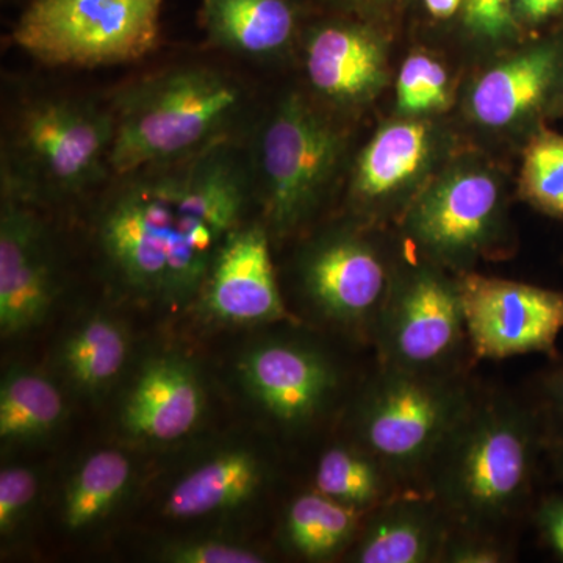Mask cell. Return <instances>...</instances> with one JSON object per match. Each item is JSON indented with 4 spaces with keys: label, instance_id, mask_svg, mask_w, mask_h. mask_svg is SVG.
<instances>
[{
    "label": "cell",
    "instance_id": "6da1fadb",
    "mask_svg": "<svg viewBox=\"0 0 563 563\" xmlns=\"http://www.w3.org/2000/svg\"><path fill=\"white\" fill-rule=\"evenodd\" d=\"M544 439L526 393L477 385L472 402L432 455L421 490L455 531L512 540L537 503Z\"/></svg>",
    "mask_w": 563,
    "mask_h": 563
},
{
    "label": "cell",
    "instance_id": "7a4b0ae2",
    "mask_svg": "<svg viewBox=\"0 0 563 563\" xmlns=\"http://www.w3.org/2000/svg\"><path fill=\"white\" fill-rule=\"evenodd\" d=\"M242 85L207 66H179L125 85L114 96L110 169L125 177L196 157L228 141L243 109Z\"/></svg>",
    "mask_w": 563,
    "mask_h": 563
},
{
    "label": "cell",
    "instance_id": "3957f363",
    "mask_svg": "<svg viewBox=\"0 0 563 563\" xmlns=\"http://www.w3.org/2000/svg\"><path fill=\"white\" fill-rule=\"evenodd\" d=\"M477 385L472 373L402 372L373 358L346 407L347 432L406 490H421L432 455L472 402Z\"/></svg>",
    "mask_w": 563,
    "mask_h": 563
},
{
    "label": "cell",
    "instance_id": "277c9868",
    "mask_svg": "<svg viewBox=\"0 0 563 563\" xmlns=\"http://www.w3.org/2000/svg\"><path fill=\"white\" fill-rule=\"evenodd\" d=\"M111 107L80 98H43L18 114L3 144V198L31 206L90 190L110 169Z\"/></svg>",
    "mask_w": 563,
    "mask_h": 563
},
{
    "label": "cell",
    "instance_id": "5b68a950",
    "mask_svg": "<svg viewBox=\"0 0 563 563\" xmlns=\"http://www.w3.org/2000/svg\"><path fill=\"white\" fill-rule=\"evenodd\" d=\"M125 177L103 207L99 243L131 290L168 302L184 268L179 163Z\"/></svg>",
    "mask_w": 563,
    "mask_h": 563
},
{
    "label": "cell",
    "instance_id": "8992f818",
    "mask_svg": "<svg viewBox=\"0 0 563 563\" xmlns=\"http://www.w3.org/2000/svg\"><path fill=\"white\" fill-rule=\"evenodd\" d=\"M162 5L163 0H31L13 41L51 66L136 62L157 47Z\"/></svg>",
    "mask_w": 563,
    "mask_h": 563
},
{
    "label": "cell",
    "instance_id": "52a82bcc",
    "mask_svg": "<svg viewBox=\"0 0 563 563\" xmlns=\"http://www.w3.org/2000/svg\"><path fill=\"white\" fill-rule=\"evenodd\" d=\"M373 358L421 374L472 373L473 357L457 276L428 261L395 272L377 322Z\"/></svg>",
    "mask_w": 563,
    "mask_h": 563
},
{
    "label": "cell",
    "instance_id": "ba28073f",
    "mask_svg": "<svg viewBox=\"0 0 563 563\" xmlns=\"http://www.w3.org/2000/svg\"><path fill=\"white\" fill-rule=\"evenodd\" d=\"M342 139L299 96H288L263 124L254 152L266 220L277 236L295 232L317 209Z\"/></svg>",
    "mask_w": 563,
    "mask_h": 563
},
{
    "label": "cell",
    "instance_id": "9c48e42d",
    "mask_svg": "<svg viewBox=\"0 0 563 563\" xmlns=\"http://www.w3.org/2000/svg\"><path fill=\"white\" fill-rule=\"evenodd\" d=\"M395 269L365 236L329 233L302 251L298 282L314 318L373 351Z\"/></svg>",
    "mask_w": 563,
    "mask_h": 563
},
{
    "label": "cell",
    "instance_id": "30bf717a",
    "mask_svg": "<svg viewBox=\"0 0 563 563\" xmlns=\"http://www.w3.org/2000/svg\"><path fill=\"white\" fill-rule=\"evenodd\" d=\"M457 282L474 361L561 354L563 291L473 272Z\"/></svg>",
    "mask_w": 563,
    "mask_h": 563
},
{
    "label": "cell",
    "instance_id": "8fae6325",
    "mask_svg": "<svg viewBox=\"0 0 563 563\" xmlns=\"http://www.w3.org/2000/svg\"><path fill=\"white\" fill-rule=\"evenodd\" d=\"M242 374L263 412L295 431L322 420L346 388L335 355L302 336H276L252 347Z\"/></svg>",
    "mask_w": 563,
    "mask_h": 563
},
{
    "label": "cell",
    "instance_id": "7c38bea8",
    "mask_svg": "<svg viewBox=\"0 0 563 563\" xmlns=\"http://www.w3.org/2000/svg\"><path fill=\"white\" fill-rule=\"evenodd\" d=\"M406 231L426 258L466 273L487 257L503 233L501 192L492 176L461 172L439 181L407 214Z\"/></svg>",
    "mask_w": 563,
    "mask_h": 563
},
{
    "label": "cell",
    "instance_id": "4fadbf2b",
    "mask_svg": "<svg viewBox=\"0 0 563 563\" xmlns=\"http://www.w3.org/2000/svg\"><path fill=\"white\" fill-rule=\"evenodd\" d=\"M57 296L54 252L27 203L3 198L0 217V331L20 335L46 320Z\"/></svg>",
    "mask_w": 563,
    "mask_h": 563
},
{
    "label": "cell",
    "instance_id": "5bb4252c",
    "mask_svg": "<svg viewBox=\"0 0 563 563\" xmlns=\"http://www.w3.org/2000/svg\"><path fill=\"white\" fill-rule=\"evenodd\" d=\"M202 303L211 317L232 324L301 322L282 299L261 224L239 225L214 255L202 287Z\"/></svg>",
    "mask_w": 563,
    "mask_h": 563
},
{
    "label": "cell",
    "instance_id": "9a60e30c",
    "mask_svg": "<svg viewBox=\"0 0 563 563\" xmlns=\"http://www.w3.org/2000/svg\"><path fill=\"white\" fill-rule=\"evenodd\" d=\"M453 532L428 493L404 490L369 510L347 550L355 563H440Z\"/></svg>",
    "mask_w": 563,
    "mask_h": 563
},
{
    "label": "cell",
    "instance_id": "2e32d148",
    "mask_svg": "<svg viewBox=\"0 0 563 563\" xmlns=\"http://www.w3.org/2000/svg\"><path fill=\"white\" fill-rule=\"evenodd\" d=\"M306 70L314 90L340 106L368 101L387 80L380 40L361 25L343 22L310 33Z\"/></svg>",
    "mask_w": 563,
    "mask_h": 563
},
{
    "label": "cell",
    "instance_id": "e0dca14e",
    "mask_svg": "<svg viewBox=\"0 0 563 563\" xmlns=\"http://www.w3.org/2000/svg\"><path fill=\"white\" fill-rule=\"evenodd\" d=\"M202 410V385L192 366L179 358H155L129 393L122 424L133 437L173 442L196 428Z\"/></svg>",
    "mask_w": 563,
    "mask_h": 563
},
{
    "label": "cell",
    "instance_id": "ac0fdd59",
    "mask_svg": "<svg viewBox=\"0 0 563 563\" xmlns=\"http://www.w3.org/2000/svg\"><path fill=\"white\" fill-rule=\"evenodd\" d=\"M298 21L292 0H201L209 44L243 58L282 54L295 38Z\"/></svg>",
    "mask_w": 563,
    "mask_h": 563
},
{
    "label": "cell",
    "instance_id": "d6986e66",
    "mask_svg": "<svg viewBox=\"0 0 563 563\" xmlns=\"http://www.w3.org/2000/svg\"><path fill=\"white\" fill-rule=\"evenodd\" d=\"M265 483V466L251 451L213 455L174 485L165 512L179 520L233 509L250 501Z\"/></svg>",
    "mask_w": 563,
    "mask_h": 563
},
{
    "label": "cell",
    "instance_id": "ffe728a7",
    "mask_svg": "<svg viewBox=\"0 0 563 563\" xmlns=\"http://www.w3.org/2000/svg\"><path fill=\"white\" fill-rule=\"evenodd\" d=\"M558 54L537 47L488 70L474 85L472 111L481 124L504 128L539 106L554 79Z\"/></svg>",
    "mask_w": 563,
    "mask_h": 563
},
{
    "label": "cell",
    "instance_id": "44dd1931",
    "mask_svg": "<svg viewBox=\"0 0 563 563\" xmlns=\"http://www.w3.org/2000/svg\"><path fill=\"white\" fill-rule=\"evenodd\" d=\"M431 154V133L424 122L385 125L362 152L354 192L363 202H380L396 195L424 168Z\"/></svg>",
    "mask_w": 563,
    "mask_h": 563
},
{
    "label": "cell",
    "instance_id": "7402d4cb",
    "mask_svg": "<svg viewBox=\"0 0 563 563\" xmlns=\"http://www.w3.org/2000/svg\"><path fill=\"white\" fill-rule=\"evenodd\" d=\"M366 514L310 488L296 495L285 509L282 537L288 550L306 561H331L347 553Z\"/></svg>",
    "mask_w": 563,
    "mask_h": 563
},
{
    "label": "cell",
    "instance_id": "603a6c76",
    "mask_svg": "<svg viewBox=\"0 0 563 563\" xmlns=\"http://www.w3.org/2000/svg\"><path fill=\"white\" fill-rule=\"evenodd\" d=\"M313 488L351 509L369 512L406 488L379 459L351 437L322 451Z\"/></svg>",
    "mask_w": 563,
    "mask_h": 563
},
{
    "label": "cell",
    "instance_id": "cb8c5ba5",
    "mask_svg": "<svg viewBox=\"0 0 563 563\" xmlns=\"http://www.w3.org/2000/svg\"><path fill=\"white\" fill-rule=\"evenodd\" d=\"M65 413L60 391L38 373L14 368L0 387V437L31 440L46 435Z\"/></svg>",
    "mask_w": 563,
    "mask_h": 563
},
{
    "label": "cell",
    "instance_id": "d4e9b609",
    "mask_svg": "<svg viewBox=\"0 0 563 563\" xmlns=\"http://www.w3.org/2000/svg\"><path fill=\"white\" fill-rule=\"evenodd\" d=\"M132 466L120 451L91 454L66 488L63 520L69 529L95 525L113 509L131 479Z\"/></svg>",
    "mask_w": 563,
    "mask_h": 563
},
{
    "label": "cell",
    "instance_id": "484cf974",
    "mask_svg": "<svg viewBox=\"0 0 563 563\" xmlns=\"http://www.w3.org/2000/svg\"><path fill=\"white\" fill-rule=\"evenodd\" d=\"M128 347V333L121 324L95 317L70 333L63 344V366L84 390H101L121 373Z\"/></svg>",
    "mask_w": 563,
    "mask_h": 563
},
{
    "label": "cell",
    "instance_id": "4316f807",
    "mask_svg": "<svg viewBox=\"0 0 563 563\" xmlns=\"http://www.w3.org/2000/svg\"><path fill=\"white\" fill-rule=\"evenodd\" d=\"M523 195L547 213L563 218V136L542 133L525 152Z\"/></svg>",
    "mask_w": 563,
    "mask_h": 563
},
{
    "label": "cell",
    "instance_id": "83f0119b",
    "mask_svg": "<svg viewBox=\"0 0 563 563\" xmlns=\"http://www.w3.org/2000/svg\"><path fill=\"white\" fill-rule=\"evenodd\" d=\"M448 106V74L428 55L404 62L398 79V107L407 114L444 109Z\"/></svg>",
    "mask_w": 563,
    "mask_h": 563
},
{
    "label": "cell",
    "instance_id": "f1b7e54d",
    "mask_svg": "<svg viewBox=\"0 0 563 563\" xmlns=\"http://www.w3.org/2000/svg\"><path fill=\"white\" fill-rule=\"evenodd\" d=\"M525 393L539 415L544 450L563 446V352L548 358L547 365L533 374Z\"/></svg>",
    "mask_w": 563,
    "mask_h": 563
},
{
    "label": "cell",
    "instance_id": "f546056e",
    "mask_svg": "<svg viewBox=\"0 0 563 563\" xmlns=\"http://www.w3.org/2000/svg\"><path fill=\"white\" fill-rule=\"evenodd\" d=\"M163 559L173 563H262L261 551L221 539H191L168 544Z\"/></svg>",
    "mask_w": 563,
    "mask_h": 563
},
{
    "label": "cell",
    "instance_id": "4dcf8cb0",
    "mask_svg": "<svg viewBox=\"0 0 563 563\" xmlns=\"http://www.w3.org/2000/svg\"><path fill=\"white\" fill-rule=\"evenodd\" d=\"M515 555L512 540L453 529L440 563H507L514 562Z\"/></svg>",
    "mask_w": 563,
    "mask_h": 563
},
{
    "label": "cell",
    "instance_id": "1f68e13d",
    "mask_svg": "<svg viewBox=\"0 0 563 563\" xmlns=\"http://www.w3.org/2000/svg\"><path fill=\"white\" fill-rule=\"evenodd\" d=\"M38 490V479L32 470L11 466L0 473V532L16 528L27 512Z\"/></svg>",
    "mask_w": 563,
    "mask_h": 563
},
{
    "label": "cell",
    "instance_id": "d6a6232c",
    "mask_svg": "<svg viewBox=\"0 0 563 563\" xmlns=\"http://www.w3.org/2000/svg\"><path fill=\"white\" fill-rule=\"evenodd\" d=\"M465 22L484 38L498 40L514 31V0H465Z\"/></svg>",
    "mask_w": 563,
    "mask_h": 563
},
{
    "label": "cell",
    "instance_id": "836d02e7",
    "mask_svg": "<svg viewBox=\"0 0 563 563\" xmlns=\"http://www.w3.org/2000/svg\"><path fill=\"white\" fill-rule=\"evenodd\" d=\"M531 520L544 547L563 562V492L537 498Z\"/></svg>",
    "mask_w": 563,
    "mask_h": 563
},
{
    "label": "cell",
    "instance_id": "e575fe53",
    "mask_svg": "<svg viewBox=\"0 0 563 563\" xmlns=\"http://www.w3.org/2000/svg\"><path fill=\"white\" fill-rule=\"evenodd\" d=\"M563 7V0H514V9L525 20L539 22L553 16Z\"/></svg>",
    "mask_w": 563,
    "mask_h": 563
},
{
    "label": "cell",
    "instance_id": "d590c367",
    "mask_svg": "<svg viewBox=\"0 0 563 563\" xmlns=\"http://www.w3.org/2000/svg\"><path fill=\"white\" fill-rule=\"evenodd\" d=\"M465 0H424L426 9L435 18H451Z\"/></svg>",
    "mask_w": 563,
    "mask_h": 563
},
{
    "label": "cell",
    "instance_id": "8d00e7d4",
    "mask_svg": "<svg viewBox=\"0 0 563 563\" xmlns=\"http://www.w3.org/2000/svg\"><path fill=\"white\" fill-rule=\"evenodd\" d=\"M544 455H548L553 465L555 477L563 487V446H551L544 450Z\"/></svg>",
    "mask_w": 563,
    "mask_h": 563
},
{
    "label": "cell",
    "instance_id": "74e56055",
    "mask_svg": "<svg viewBox=\"0 0 563 563\" xmlns=\"http://www.w3.org/2000/svg\"><path fill=\"white\" fill-rule=\"evenodd\" d=\"M342 2L350 3V5H363V3L377 2V0H342Z\"/></svg>",
    "mask_w": 563,
    "mask_h": 563
}]
</instances>
